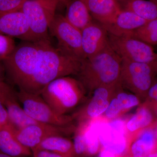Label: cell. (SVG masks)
<instances>
[{"label":"cell","instance_id":"obj_1","mask_svg":"<svg viewBox=\"0 0 157 157\" xmlns=\"http://www.w3.org/2000/svg\"><path fill=\"white\" fill-rule=\"evenodd\" d=\"M81 62L54 47L49 39L41 40L36 69L25 91L40 95L51 82L78 73Z\"/></svg>","mask_w":157,"mask_h":157},{"label":"cell","instance_id":"obj_2","mask_svg":"<svg viewBox=\"0 0 157 157\" xmlns=\"http://www.w3.org/2000/svg\"><path fill=\"white\" fill-rule=\"evenodd\" d=\"M122 59L109 44L100 52L81 62L78 73L81 83L89 88L113 86L121 79Z\"/></svg>","mask_w":157,"mask_h":157},{"label":"cell","instance_id":"obj_3","mask_svg":"<svg viewBox=\"0 0 157 157\" xmlns=\"http://www.w3.org/2000/svg\"><path fill=\"white\" fill-rule=\"evenodd\" d=\"M40 48V41H25L4 60L8 75L20 90H25L36 72Z\"/></svg>","mask_w":157,"mask_h":157},{"label":"cell","instance_id":"obj_4","mask_svg":"<svg viewBox=\"0 0 157 157\" xmlns=\"http://www.w3.org/2000/svg\"><path fill=\"white\" fill-rule=\"evenodd\" d=\"M40 95L55 112L59 115H65L78 104L82 97V90L80 83L66 76L46 85Z\"/></svg>","mask_w":157,"mask_h":157},{"label":"cell","instance_id":"obj_5","mask_svg":"<svg viewBox=\"0 0 157 157\" xmlns=\"http://www.w3.org/2000/svg\"><path fill=\"white\" fill-rule=\"evenodd\" d=\"M59 0H25L21 11L27 17L30 42L49 39V27Z\"/></svg>","mask_w":157,"mask_h":157},{"label":"cell","instance_id":"obj_6","mask_svg":"<svg viewBox=\"0 0 157 157\" xmlns=\"http://www.w3.org/2000/svg\"><path fill=\"white\" fill-rule=\"evenodd\" d=\"M108 42L122 59L138 63H157V54L153 46L130 36H116L108 33Z\"/></svg>","mask_w":157,"mask_h":157},{"label":"cell","instance_id":"obj_7","mask_svg":"<svg viewBox=\"0 0 157 157\" xmlns=\"http://www.w3.org/2000/svg\"><path fill=\"white\" fill-rule=\"evenodd\" d=\"M49 31L56 38L57 48L61 51L81 61L85 59L82 48L81 31L71 24L65 16L56 14Z\"/></svg>","mask_w":157,"mask_h":157},{"label":"cell","instance_id":"obj_8","mask_svg":"<svg viewBox=\"0 0 157 157\" xmlns=\"http://www.w3.org/2000/svg\"><path fill=\"white\" fill-rule=\"evenodd\" d=\"M17 97L27 113L39 123L64 127L70 122L68 117L55 112L40 95L19 90Z\"/></svg>","mask_w":157,"mask_h":157},{"label":"cell","instance_id":"obj_9","mask_svg":"<svg viewBox=\"0 0 157 157\" xmlns=\"http://www.w3.org/2000/svg\"><path fill=\"white\" fill-rule=\"evenodd\" d=\"M157 63H147L122 59L121 79L133 89L146 91L151 86L153 71Z\"/></svg>","mask_w":157,"mask_h":157},{"label":"cell","instance_id":"obj_10","mask_svg":"<svg viewBox=\"0 0 157 157\" xmlns=\"http://www.w3.org/2000/svg\"><path fill=\"white\" fill-rule=\"evenodd\" d=\"M66 127H59L42 123L30 125L21 129H14V135L22 145L31 151L43 140L53 135H63Z\"/></svg>","mask_w":157,"mask_h":157},{"label":"cell","instance_id":"obj_11","mask_svg":"<svg viewBox=\"0 0 157 157\" xmlns=\"http://www.w3.org/2000/svg\"><path fill=\"white\" fill-rule=\"evenodd\" d=\"M99 139L104 148L117 155L122 154L127 148L123 121L117 119L109 123L100 122Z\"/></svg>","mask_w":157,"mask_h":157},{"label":"cell","instance_id":"obj_12","mask_svg":"<svg viewBox=\"0 0 157 157\" xmlns=\"http://www.w3.org/2000/svg\"><path fill=\"white\" fill-rule=\"evenodd\" d=\"M81 31L82 48L84 59L96 55L109 44L108 32L99 23L93 21Z\"/></svg>","mask_w":157,"mask_h":157},{"label":"cell","instance_id":"obj_13","mask_svg":"<svg viewBox=\"0 0 157 157\" xmlns=\"http://www.w3.org/2000/svg\"><path fill=\"white\" fill-rule=\"evenodd\" d=\"M0 34L30 42L28 22L25 14L21 11L0 13Z\"/></svg>","mask_w":157,"mask_h":157},{"label":"cell","instance_id":"obj_14","mask_svg":"<svg viewBox=\"0 0 157 157\" xmlns=\"http://www.w3.org/2000/svg\"><path fill=\"white\" fill-rule=\"evenodd\" d=\"M147 21L128 10L121 9L113 21L102 25L108 33L116 36L130 35Z\"/></svg>","mask_w":157,"mask_h":157},{"label":"cell","instance_id":"obj_15","mask_svg":"<svg viewBox=\"0 0 157 157\" xmlns=\"http://www.w3.org/2000/svg\"><path fill=\"white\" fill-rule=\"evenodd\" d=\"M93 18L101 25L112 22L121 9L115 0H83Z\"/></svg>","mask_w":157,"mask_h":157},{"label":"cell","instance_id":"obj_16","mask_svg":"<svg viewBox=\"0 0 157 157\" xmlns=\"http://www.w3.org/2000/svg\"><path fill=\"white\" fill-rule=\"evenodd\" d=\"M14 127L0 130V151L13 157L31 155V150L22 145L14 135Z\"/></svg>","mask_w":157,"mask_h":157},{"label":"cell","instance_id":"obj_17","mask_svg":"<svg viewBox=\"0 0 157 157\" xmlns=\"http://www.w3.org/2000/svg\"><path fill=\"white\" fill-rule=\"evenodd\" d=\"M66 6L65 17L76 28L81 30L93 22V17L83 0H69Z\"/></svg>","mask_w":157,"mask_h":157},{"label":"cell","instance_id":"obj_18","mask_svg":"<svg viewBox=\"0 0 157 157\" xmlns=\"http://www.w3.org/2000/svg\"><path fill=\"white\" fill-rule=\"evenodd\" d=\"M36 149L52 152L64 157H76L73 143L63 135L47 137L34 150Z\"/></svg>","mask_w":157,"mask_h":157},{"label":"cell","instance_id":"obj_19","mask_svg":"<svg viewBox=\"0 0 157 157\" xmlns=\"http://www.w3.org/2000/svg\"><path fill=\"white\" fill-rule=\"evenodd\" d=\"M9 119L15 129H21L30 125L39 123L30 117L17 103L14 95L9 98L5 103Z\"/></svg>","mask_w":157,"mask_h":157},{"label":"cell","instance_id":"obj_20","mask_svg":"<svg viewBox=\"0 0 157 157\" xmlns=\"http://www.w3.org/2000/svg\"><path fill=\"white\" fill-rule=\"evenodd\" d=\"M113 86H101L96 88L93 98L85 109L87 117H98L106 111L109 103L108 101L109 87Z\"/></svg>","mask_w":157,"mask_h":157},{"label":"cell","instance_id":"obj_21","mask_svg":"<svg viewBox=\"0 0 157 157\" xmlns=\"http://www.w3.org/2000/svg\"><path fill=\"white\" fill-rule=\"evenodd\" d=\"M124 8L147 21L157 18V2L152 0H127Z\"/></svg>","mask_w":157,"mask_h":157},{"label":"cell","instance_id":"obj_22","mask_svg":"<svg viewBox=\"0 0 157 157\" xmlns=\"http://www.w3.org/2000/svg\"><path fill=\"white\" fill-rule=\"evenodd\" d=\"M130 36L152 45H157V18L147 21Z\"/></svg>","mask_w":157,"mask_h":157},{"label":"cell","instance_id":"obj_23","mask_svg":"<svg viewBox=\"0 0 157 157\" xmlns=\"http://www.w3.org/2000/svg\"><path fill=\"white\" fill-rule=\"evenodd\" d=\"M100 122H93L88 125L83 130L86 151L88 155L96 154L99 150L100 140L99 139V128Z\"/></svg>","mask_w":157,"mask_h":157},{"label":"cell","instance_id":"obj_24","mask_svg":"<svg viewBox=\"0 0 157 157\" xmlns=\"http://www.w3.org/2000/svg\"><path fill=\"white\" fill-rule=\"evenodd\" d=\"M151 113L147 109L142 108L129 120L127 127L130 132H134L140 128L147 126L151 122Z\"/></svg>","mask_w":157,"mask_h":157},{"label":"cell","instance_id":"obj_25","mask_svg":"<svg viewBox=\"0 0 157 157\" xmlns=\"http://www.w3.org/2000/svg\"><path fill=\"white\" fill-rule=\"evenodd\" d=\"M13 37L0 34V60L6 59L15 49Z\"/></svg>","mask_w":157,"mask_h":157},{"label":"cell","instance_id":"obj_26","mask_svg":"<svg viewBox=\"0 0 157 157\" xmlns=\"http://www.w3.org/2000/svg\"><path fill=\"white\" fill-rule=\"evenodd\" d=\"M25 0H0V13L20 11Z\"/></svg>","mask_w":157,"mask_h":157},{"label":"cell","instance_id":"obj_27","mask_svg":"<svg viewBox=\"0 0 157 157\" xmlns=\"http://www.w3.org/2000/svg\"><path fill=\"white\" fill-rule=\"evenodd\" d=\"M117 99L122 109H129L137 106L139 104V101L136 96L127 93H119Z\"/></svg>","mask_w":157,"mask_h":157},{"label":"cell","instance_id":"obj_28","mask_svg":"<svg viewBox=\"0 0 157 157\" xmlns=\"http://www.w3.org/2000/svg\"><path fill=\"white\" fill-rule=\"evenodd\" d=\"M73 144L76 157L87 155L86 144L83 135V130L79 131L76 134Z\"/></svg>","mask_w":157,"mask_h":157},{"label":"cell","instance_id":"obj_29","mask_svg":"<svg viewBox=\"0 0 157 157\" xmlns=\"http://www.w3.org/2000/svg\"><path fill=\"white\" fill-rule=\"evenodd\" d=\"M122 109V107L117 99L114 98L109 103L105 111V115L108 118H113L118 114Z\"/></svg>","mask_w":157,"mask_h":157},{"label":"cell","instance_id":"obj_30","mask_svg":"<svg viewBox=\"0 0 157 157\" xmlns=\"http://www.w3.org/2000/svg\"><path fill=\"white\" fill-rule=\"evenodd\" d=\"M9 127H14L9 119L5 104L0 101V130Z\"/></svg>","mask_w":157,"mask_h":157},{"label":"cell","instance_id":"obj_31","mask_svg":"<svg viewBox=\"0 0 157 157\" xmlns=\"http://www.w3.org/2000/svg\"><path fill=\"white\" fill-rule=\"evenodd\" d=\"M14 95L11 87L7 83L0 80V101L5 104L11 96Z\"/></svg>","mask_w":157,"mask_h":157},{"label":"cell","instance_id":"obj_32","mask_svg":"<svg viewBox=\"0 0 157 157\" xmlns=\"http://www.w3.org/2000/svg\"><path fill=\"white\" fill-rule=\"evenodd\" d=\"M32 151L33 157H64L55 153L43 150H33Z\"/></svg>","mask_w":157,"mask_h":157},{"label":"cell","instance_id":"obj_33","mask_svg":"<svg viewBox=\"0 0 157 157\" xmlns=\"http://www.w3.org/2000/svg\"><path fill=\"white\" fill-rule=\"evenodd\" d=\"M148 95L150 98L155 99L157 101V82L150 88L148 90Z\"/></svg>","mask_w":157,"mask_h":157},{"label":"cell","instance_id":"obj_34","mask_svg":"<svg viewBox=\"0 0 157 157\" xmlns=\"http://www.w3.org/2000/svg\"><path fill=\"white\" fill-rule=\"evenodd\" d=\"M117 156L112 152L105 148L102 149L99 155V157H117Z\"/></svg>","mask_w":157,"mask_h":157},{"label":"cell","instance_id":"obj_35","mask_svg":"<svg viewBox=\"0 0 157 157\" xmlns=\"http://www.w3.org/2000/svg\"><path fill=\"white\" fill-rule=\"evenodd\" d=\"M148 157H157V150L154 152H151Z\"/></svg>","mask_w":157,"mask_h":157},{"label":"cell","instance_id":"obj_36","mask_svg":"<svg viewBox=\"0 0 157 157\" xmlns=\"http://www.w3.org/2000/svg\"><path fill=\"white\" fill-rule=\"evenodd\" d=\"M0 157H11V156L9 155L6 154L2 152V151H0Z\"/></svg>","mask_w":157,"mask_h":157},{"label":"cell","instance_id":"obj_37","mask_svg":"<svg viewBox=\"0 0 157 157\" xmlns=\"http://www.w3.org/2000/svg\"><path fill=\"white\" fill-rule=\"evenodd\" d=\"M1 76H2V70H1V68L0 67V78H1Z\"/></svg>","mask_w":157,"mask_h":157},{"label":"cell","instance_id":"obj_38","mask_svg":"<svg viewBox=\"0 0 157 157\" xmlns=\"http://www.w3.org/2000/svg\"><path fill=\"white\" fill-rule=\"evenodd\" d=\"M116 1L118 2V1H121V2H124V1H127V0H115Z\"/></svg>","mask_w":157,"mask_h":157},{"label":"cell","instance_id":"obj_39","mask_svg":"<svg viewBox=\"0 0 157 157\" xmlns=\"http://www.w3.org/2000/svg\"><path fill=\"white\" fill-rule=\"evenodd\" d=\"M155 135H156V136H157V128L156 130Z\"/></svg>","mask_w":157,"mask_h":157},{"label":"cell","instance_id":"obj_40","mask_svg":"<svg viewBox=\"0 0 157 157\" xmlns=\"http://www.w3.org/2000/svg\"><path fill=\"white\" fill-rule=\"evenodd\" d=\"M152 1H155V2H157V0H152Z\"/></svg>","mask_w":157,"mask_h":157}]
</instances>
